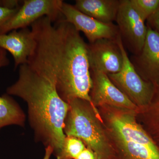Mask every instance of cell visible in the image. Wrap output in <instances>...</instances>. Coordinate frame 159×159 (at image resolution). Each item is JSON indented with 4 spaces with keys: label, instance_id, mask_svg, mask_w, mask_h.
Listing matches in <instances>:
<instances>
[{
    "label": "cell",
    "instance_id": "cell-5",
    "mask_svg": "<svg viewBox=\"0 0 159 159\" xmlns=\"http://www.w3.org/2000/svg\"><path fill=\"white\" fill-rule=\"evenodd\" d=\"M119 41L123 55V66L118 73L107 76L134 104L139 109L142 108L150 102L154 91V85L140 77L131 62L120 36Z\"/></svg>",
    "mask_w": 159,
    "mask_h": 159
},
{
    "label": "cell",
    "instance_id": "cell-12",
    "mask_svg": "<svg viewBox=\"0 0 159 159\" xmlns=\"http://www.w3.org/2000/svg\"><path fill=\"white\" fill-rule=\"evenodd\" d=\"M34 45L33 34L28 28L0 34V48L8 51L12 55L14 70L27 63Z\"/></svg>",
    "mask_w": 159,
    "mask_h": 159
},
{
    "label": "cell",
    "instance_id": "cell-11",
    "mask_svg": "<svg viewBox=\"0 0 159 159\" xmlns=\"http://www.w3.org/2000/svg\"><path fill=\"white\" fill-rule=\"evenodd\" d=\"M129 59L142 79L154 86L159 85V34L157 31L147 26L141 53L133 55Z\"/></svg>",
    "mask_w": 159,
    "mask_h": 159
},
{
    "label": "cell",
    "instance_id": "cell-19",
    "mask_svg": "<svg viewBox=\"0 0 159 159\" xmlns=\"http://www.w3.org/2000/svg\"><path fill=\"white\" fill-rule=\"evenodd\" d=\"M148 27L157 31L159 34V6L156 11L148 18Z\"/></svg>",
    "mask_w": 159,
    "mask_h": 159
},
{
    "label": "cell",
    "instance_id": "cell-17",
    "mask_svg": "<svg viewBox=\"0 0 159 159\" xmlns=\"http://www.w3.org/2000/svg\"><path fill=\"white\" fill-rule=\"evenodd\" d=\"M132 6L145 21L159 6V0H130Z\"/></svg>",
    "mask_w": 159,
    "mask_h": 159
},
{
    "label": "cell",
    "instance_id": "cell-8",
    "mask_svg": "<svg viewBox=\"0 0 159 159\" xmlns=\"http://www.w3.org/2000/svg\"><path fill=\"white\" fill-rule=\"evenodd\" d=\"M61 12L64 20L72 24L77 31L82 32L89 43L105 39H117L120 36L116 25L99 21L80 12L71 4L63 2Z\"/></svg>",
    "mask_w": 159,
    "mask_h": 159
},
{
    "label": "cell",
    "instance_id": "cell-6",
    "mask_svg": "<svg viewBox=\"0 0 159 159\" xmlns=\"http://www.w3.org/2000/svg\"><path fill=\"white\" fill-rule=\"evenodd\" d=\"M61 0H25L14 16L3 27L0 34L27 28L41 18L46 16L52 22L63 18Z\"/></svg>",
    "mask_w": 159,
    "mask_h": 159
},
{
    "label": "cell",
    "instance_id": "cell-16",
    "mask_svg": "<svg viewBox=\"0 0 159 159\" xmlns=\"http://www.w3.org/2000/svg\"><path fill=\"white\" fill-rule=\"evenodd\" d=\"M86 148L80 139L66 136L62 149L56 159H76Z\"/></svg>",
    "mask_w": 159,
    "mask_h": 159
},
{
    "label": "cell",
    "instance_id": "cell-22",
    "mask_svg": "<svg viewBox=\"0 0 159 159\" xmlns=\"http://www.w3.org/2000/svg\"><path fill=\"white\" fill-rule=\"evenodd\" d=\"M53 149L51 146H48L45 148V152L43 159H50L53 154Z\"/></svg>",
    "mask_w": 159,
    "mask_h": 159
},
{
    "label": "cell",
    "instance_id": "cell-1",
    "mask_svg": "<svg viewBox=\"0 0 159 159\" xmlns=\"http://www.w3.org/2000/svg\"><path fill=\"white\" fill-rule=\"evenodd\" d=\"M52 23L44 16L31 25L34 45L26 64L53 80L65 102L78 98L93 105L88 43L64 19Z\"/></svg>",
    "mask_w": 159,
    "mask_h": 159
},
{
    "label": "cell",
    "instance_id": "cell-10",
    "mask_svg": "<svg viewBox=\"0 0 159 159\" xmlns=\"http://www.w3.org/2000/svg\"><path fill=\"white\" fill-rule=\"evenodd\" d=\"M93 85L90 93L93 105L97 108L103 105L135 111L139 108L112 82L107 74L90 70Z\"/></svg>",
    "mask_w": 159,
    "mask_h": 159
},
{
    "label": "cell",
    "instance_id": "cell-15",
    "mask_svg": "<svg viewBox=\"0 0 159 159\" xmlns=\"http://www.w3.org/2000/svg\"><path fill=\"white\" fill-rule=\"evenodd\" d=\"M26 116L17 102L6 93L0 96V129L11 125L25 126Z\"/></svg>",
    "mask_w": 159,
    "mask_h": 159
},
{
    "label": "cell",
    "instance_id": "cell-9",
    "mask_svg": "<svg viewBox=\"0 0 159 159\" xmlns=\"http://www.w3.org/2000/svg\"><path fill=\"white\" fill-rule=\"evenodd\" d=\"M117 39H101L88 43L90 70L100 71L107 74H115L121 70L123 57Z\"/></svg>",
    "mask_w": 159,
    "mask_h": 159
},
{
    "label": "cell",
    "instance_id": "cell-4",
    "mask_svg": "<svg viewBox=\"0 0 159 159\" xmlns=\"http://www.w3.org/2000/svg\"><path fill=\"white\" fill-rule=\"evenodd\" d=\"M63 131L66 136L80 139L99 159H112L114 152L98 109L81 99L68 102Z\"/></svg>",
    "mask_w": 159,
    "mask_h": 159
},
{
    "label": "cell",
    "instance_id": "cell-7",
    "mask_svg": "<svg viewBox=\"0 0 159 159\" xmlns=\"http://www.w3.org/2000/svg\"><path fill=\"white\" fill-rule=\"evenodd\" d=\"M116 21L124 48L133 55L140 54L146 39L147 27L130 0H121Z\"/></svg>",
    "mask_w": 159,
    "mask_h": 159
},
{
    "label": "cell",
    "instance_id": "cell-18",
    "mask_svg": "<svg viewBox=\"0 0 159 159\" xmlns=\"http://www.w3.org/2000/svg\"><path fill=\"white\" fill-rule=\"evenodd\" d=\"M20 6L11 9L0 6V33L4 26L17 13Z\"/></svg>",
    "mask_w": 159,
    "mask_h": 159
},
{
    "label": "cell",
    "instance_id": "cell-13",
    "mask_svg": "<svg viewBox=\"0 0 159 159\" xmlns=\"http://www.w3.org/2000/svg\"><path fill=\"white\" fill-rule=\"evenodd\" d=\"M121 0H77L75 8L84 14L102 22L113 23Z\"/></svg>",
    "mask_w": 159,
    "mask_h": 159
},
{
    "label": "cell",
    "instance_id": "cell-2",
    "mask_svg": "<svg viewBox=\"0 0 159 159\" xmlns=\"http://www.w3.org/2000/svg\"><path fill=\"white\" fill-rule=\"evenodd\" d=\"M6 93L27 103L35 140L45 148L51 146L56 157L66 137L63 128L69 105L60 97L54 81L23 65L19 66L17 80L7 88Z\"/></svg>",
    "mask_w": 159,
    "mask_h": 159
},
{
    "label": "cell",
    "instance_id": "cell-20",
    "mask_svg": "<svg viewBox=\"0 0 159 159\" xmlns=\"http://www.w3.org/2000/svg\"><path fill=\"white\" fill-rule=\"evenodd\" d=\"M76 159H99L96 153L86 147Z\"/></svg>",
    "mask_w": 159,
    "mask_h": 159
},
{
    "label": "cell",
    "instance_id": "cell-3",
    "mask_svg": "<svg viewBox=\"0 0 159 159\" xmlns=\"http://www.w3.org/2000/svg\"><path fill=\"white\" fill-rule=\"evenodd\" d=\"M113 149L112 159H159V147L138 122L137 111L97 108Z\"/></svg>",
    "mask_w": 159,
    "mask_h": 159
},
{
    "label": "cell",
    "instance_id": "cell-21",
    "mask_svg": "<svg viewBox=\"0 0 159 159\" xmlns=\"http://www.w3.org/2000/svg\"><path fill=\"white\" fill-rule=\"evenodd\" d=\"M10 61L7 55V51L0 48V69L9 65Z\"/></svg>",
    "mask_w": 159,
    "mask_h": 159
},
{
    "label": "cell",
    "instance_id": "cell-14",
    "mask_svg": "<svg viewBox=\"0 0 159 159\" xmlns=\"http://www.w3.org/2000/svg\"><path fill=\"white\" fill-rule=\"evenodd\" d=\"M153 96L149 104L139 108L138 122L159 147V85L154 86Z\"/></svg>",
    "mask_w": 159,
    "mask_h": 159
}]
</instances>
